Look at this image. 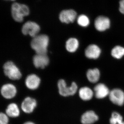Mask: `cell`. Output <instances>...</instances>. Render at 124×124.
I'll return each instance as SVG.
<instances>
[{
  "label": "cell",
  "mask_w": 124,
  "mask_h": 124,
  "mask_svg": "<svg viewBox=\"0 0 124 124\" xmlns=\"http://www.w3.org/2000/svg\"><path fill=\"white\" fill-rule=\"evenodd\" d=\"M119 10L121 13L124 15V0H121L119 2Z\"/></svg>",
  "instance_id": "cb8c5ba5"
},
{
  "label": "cell",
  "mask_w": 124,
  "mask_h": 124,
  "mask_svg": "<svg viewBox=\"0 0 124 124\" xmlns=\"http://www.w3.org/2000/svg\"><path fill=\"white\" fill-rule=\"evenodd\" d=\"M77 23L79 26L84 27H88L90 24L89 18L85 15H81L77 18Z\"/></svg>",
  "instance_id": "7402d4cb"
},
{
  "label": "cell",
  "mask_w": 124,
  "mask_h": 124,
  "mask_svg": "<svg viewBox=\"0 0 124 124\" xmlns=\"http://www.w3.org/2000/svg\"><path fill=\"white\" fill-rule=\"evenodd\" d=\"M79 95L82 100L84 101H88L91 100L93 97V92L90 88L85 86L80 89Z\"/></svg>",
  "instance_id": "e0dca14e"
},
{
  "label": "cell",
  "mask_w": 124,
  "mask_h": 124,
  "mask_svg": "<svg viewBox=\"0 0 124 124\" xmlns=\"http://www.w3.org/2000/svg\"><path fill=\"white\" fill-rule=\"evenodd\" d=\"M9 116L6 113H0V124H8Z\"/></svg>",
  "instance_id": "603a6c76"
},
{
  "label": "cell",
  "mask_w": 124,
  "mask_h": 124,
  "mask_svg": "<svg viewBox=\"0 0 124 124\" xmlns=\"http://www.w3.org/2000/svg\"><path fill=\"white\" fill-rule=\"evenodd\" d=\"M40 82V79L39 77L35 74H31L26 78L25 85L28 88L31 90H35L39 86Z\"/></svg>",
  "instance_id": "7c38bea8"
},
{
  "label": "cell",
  "mask_w": 124,
  "mask_h": 124,
  "mask_svg": "<svg viewBox=\"0 0 124 124\" xmlns=\"http://www.w3.org/2000/svg\"><path fill=\"white\" fill-rule=\"evenodd\" d=\"M0 92L3 97L6 99H10L15 97L17 94V90L14 85L7 84L2 85Z\"/></svg>",
  "instance_id": "ba28073f"
},
{
  "label": "cell",
  "mask_w": 124,
  "mask_h": 124,
  "mask_svg": "<svg viewBox=\"0 0 124 124\" xmlns=\"http://www.w3.org/2000/svg\"><path fill=\"white\" fill-rule=\"evenodd\" d=\"M77 13L73 9L64 10L61 11L59 15L60 21L62 23H72L75 20Z\"/></svg>",
  "instance_id": "9c48e42d"
},
{
  "label": "cell",
  "mask_w": 124,
  "mask_h": 124,
  "mask_svg": "<svg viewBox=\"0 0 124 124\" xmlns=\"http://www.w3.org/2000/svg\"><path fill=\"white\" fill-rule=\"evenodd\" d=\"M112 56L116 59H120L124 55V48L120 46H115L111 51Z\"/></svg>",
  "instance_id": "ffe728a7"
},
{
  "label": "cell",
  "mask_w": 124,
  "mask_h": 124,
  "mask_svg": "<svg viewBox=\"0 0 124 124\" xmlns=\"http://www.w3.org/2000/svg\"><path fill=\"white\" fill-rule=\"evenodd\" d=\"M11 12L14 20L21 23L23 21L24 17L29 15L30 10L29 7L26 5L15 2L11 6Z\"/></svg>",
  "instance_id": "7a4b0ae2"
},
{
  "label": "cell",
  "mask_w": 124,
  "mask_h": 124,
  "mask_svg": "<svg viewBox=\"0 0 124 124\" xmlns=\"http://www.w3.org/2000/svg\"><path fill=\"white\" fill-rule=\"evenodd\" d=\"M110 26V21L108 18L99 16L96 18L94 22L95 29L99 31H103L108 29Z\"/></svg>",
  "instance_id": "30bf717a"
},
{
  "label": "cell",
  "mask_w": 124,
  "mask_h": 124,
  "mask_svg": "<svg viewBox=\"0 0 124 124\" xmlns=\"http://www.w3.org/2000/svg\"><path fill=\"white\" fill-rule=\"evenodd\" d=\"M10 0L14 1L15 0Z\"/></svg>",
  "instance_id": "484cf974"
},
{
  "label": "cell",
  "mask_w": 124,
  "mask_h": 124,
  "mask_svg": "<svg viewBox=\"0 0 124 124\" xmlns=\"http://www.w3.org/2000/svg\"><path fill=\"white\" fill-rule=\"evenodd\" d=\"M3 68L5 75L10 79L19 80L22 77V73L19 69L11 61L6 62L3 66Z\"/></svg>",
  "instance_id": "3957f363"
},
{
  "label": "cell",
  "mask_w": 124,
  "mask_h": 124,
  "mask_svg": "<svg viewBox=\"0 0 124 124\" xmlns=\"http://www.w3.org/2000/svg\"><path fill=\"white\" fill-rule=\"evenodd\" d=\"M5 113L9 117L16 118L20 116V108L16 103H11L7 106Z\"/></svg>",
  "instance_id": "2e32d148"
},
{
  "label": "cell",
  "mask_w": 124,
  "mask_h": 124,
  "mask_svg": "<svg viewBox=\"0 0 124 124\" xmlns=\"http://www.w3.org/2000/svg\"><path fill=\"white\" fill-rule=\"evenodd\" d=\"M98 119V116L93 111H88L83 114L81 121L83 124H92L97 121Z\"/></svg>",
  "instance_id": "9a60e30c"
},
{
  "label": "cell",
  "mask_w": 124,
  "mask_h": 124,
  "mask_svg": "<svg viewBox=\"0 0 124 124\" xmlns=\"http://www.w3.org/2000/svg\"><path fill=\"white\" fill-rule=\"evenodd\" d=\"M100 72L97 68L89 69L86 72V76L88 80L90 82L96 83L100 77Z\"/></svg>",
  "instance_id": "ac0fdd59"
},
{
  "label": "cell",
  "mask_w": 124,
  "mask_h": 124,
  "mask_svg": "<svg viewBox=\"0 0 124 124\" xmlns=\"http://www.w3.org/2000/svg\"><path fill=\"white\" fill-rule=\"evenodd\" d=\"M101 53V49L97 45L94 44L89 45L85 51V56L90 59H97L99 57Z\"/></svg>",
  "instance_id": "4fadbf2b"
},
{
  "label": "cell",
  "mask_w": 124,
  "mask_h": 124,
  "mask_svg": "<svg viewBox=\"0 0 124 124\" xmlns=\"http://www.w3.org/2000/svg\"><path fill=\"white\" fill-rule=\"evenodd\" d=\"M79 46V41L76 38H69L66 42V49L70 53H72L75 52L78 49Z\"/></svg>",
  "instance_id": "d6986e66"
},
{
  "label": "cell",
  "mask_w": 124,
  "mask_h": 124,
  "mask_svg": "<svg viewBox=\"0 0 124 124\" xmlns=\"http://www.w3.org/2000/svg\"><path fill=\"white\" fill-rule=\"evenodd\" d=\"M33 62L37 68L44 69L49 64V59L46 54H36L33 57Z\"/></svg>",
  "instance_id": "8fae6325"
},
{
  "label": "cell",
  "mask_w": 124,
  "mask_h": 124,
  "mask_svg": "<svg viewBox=\"0 0 124 124\" xmlns=\"http://www.w3.org/2000/svg\"><path fill=\"white\" fill-rule=\"evenodd\" d=\"M49 43L48 36L44 34L38 35L32 40L31 46L36 54H46Z\"/></svg>",
  "instance_id": "6da1fadb"
},
{
  "label": "cell",
  "mask_w": 124,
  "mask_h": 124,
  "mask_svg": "<svg viewBox=\"0 0 124 124\" xmlns=\"http://www.w3.org/2000/svg\"><path fill=\"white\" fill-rule=\"evenodd\" d=\"M58 87L59 94L63 97L74 95L77 91L78 86L75 82H72L70 86H68L64 80L62 79L58 81Z\"/></svg>",
  "instance_id": "277c9868"
},
{
  "label": "cell",
  "mask_w": 124,
  "mask_h": 124,
  "mask_svg": "<svg viewBox=\"0 0 124 124\" xmlns=\"http://www.w3.org/2000/svg\"><path fill=\"white\" fill-rule=\"evenodd\" d=\"M110 122V124H124L122 116L116 112H113L112 114Z\"/></svg>",
  "instance_id": "44dd1931"
},
{
  "label": "cell",
  "mask_w": 124,
  "mask_h": 124,
  "mask_svg": "<svg viewBox=\"0 0 124 124\" xmlns=\"http://www.w3.org/2000/svg\"><path fill=\"white\" fill-rule=\"evenodd\" d=\"M110 100L116 105L122 106L124 103V93L121 90L115 89L110 92L109 94Z\"/></svg>",
  "instance_id": "52a82bcc"
},
{
  "label": "cell",
  "mask_w": 124,
  "mask_h": 124,
  "mask_svg": "<svg viewBox=\"0 0 124 124\" xmlns=\"http://www.w3.org/2000/svg\"><path fill=\"white\" fill-rule=\"evenodd\" d=\"M40 31L39 26L36 23L31 21L25 23L22 28V32L23 35H29L33 38L38 35Z\"/></svg>",
  "instance_id": "5b68a950"
},
{
  "label": "cell",
  "mask_w": 124,
  "mask_h": 124,
  "mask_svg": "<svg viewBox=\"0 0 124 124\" xmlns=\"http://www.w3.org/2000/svg\"><path fill=\"white\" fill-rule=\"evenodd\" d=\"M36 124L34 122H32V121H28L24 122V124Z\"/></svg>",
  "instance_id": "d4e9b609"
},
{
  "label": "cell",
  "mask_w": 124,
  "mask_h": 124,
  "mask_svg": "<svg viewBox=\"0 0 124 124\" xmlns=\"http://www.w3.org/2000/svg\"><path fill=\"white\" fill-rule=\"evenodd\" d=\"M95 97L99 99L104 98L109 95L110 91L107 86L102 83L96 85L94 88Z\"/></svg>",
  "instance_id": "5bb4252c"
},
{
  "label": "cell",
  "mask_w": 124,
  "mask_h": 124,
  "mask_svg": "<svg viewBox=\"0 0 124 124\" xmlns=\"http://www.w3.org/2000/svg\"><path fill=\"white\" fill-rule=\"evenodd\" d=\"M37 105L35 99L31 97L25 98L21 104V108L24 113L30 114L33 112Z\"/></svg>",
  "instance_id": "8992f818"
}]
</instances>
